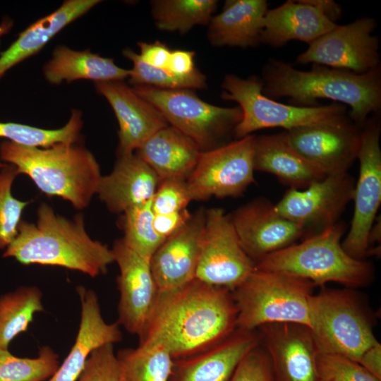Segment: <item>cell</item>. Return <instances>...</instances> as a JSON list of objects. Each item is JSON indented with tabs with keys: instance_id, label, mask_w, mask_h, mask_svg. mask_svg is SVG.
<instances>
[{
	"instance_id": "obj_1",
	"label": "cell",
	"mask_w": 381,
	"mask_h": 381,
	"mask_svg": "<svg viewBox=\"0 0 381 381\" xmlns=\"http://www.w3.org/2000/svg\"><path fill=\"white\" fill-rule=\"evenodd\" d=\"M232 292L197 279L159 291L139 344H160L174 359L196 354L236 329Z\"/></svg>"
},
{
	"instance_id": "obj_2",
	"label": "cell",
	"mask_w": 381,
	"mask_h": 381,
	"mask_svg": "<svg viewBox=\"0 0 381 381\" xmlns=\"http://www.w3.org/2000/svg\"><path fill=\"white\" fill-rule=\"evenodd\" d=\"M37 217L35 223L20 221L18 234L4 250V258H13L25 265L61 267L91 277L104 274L114 262L111 249L88 235L83 214L68 219L42 203Z\"/></svg>"
},
{
	"instance_id": "obj_3",
	"label": "cell",
	"mask_w": 381,
	"mask_h": 381,
	"mask_svg": "<svg viewBox=\"0 0 381 381\" xmlns=\"http://www.w3.org/2000/svg\"><path fill=\"white\" fill-rule=\"evenodd\" d=\"M262 93L270 97H288L292 105L319 106L329 99L351 107L349 116L363 126L381 107L380 66L364 73L314 64L302 71L281 61L270 59L262 70Z\"/></svg>"
},
{
	"instance_id": "obj_4",
	"label": "cell",
	"mask_w": 381,
	"mask_h": 381,
	"mask_svg": "<svg viewBox=\"0 0 381 381\" xmlns=\"http://www.w3.org/2000/svg\"><path fill=\"white\" fill-rule=\"evenodd\" d=\"M0 159L28 176L49 197L86 208L97 194L102 177L92 153L78 143H58L47 147H30L10 140L0 144Z\"/></svg>"
},
{
	"instance_id": "obj_5",
	"label": "cell",
	"mask_w": 381,
	"mask_h": 381,
	"mask_svg": "<svg viewBox=\"0 0 381 381\" xmlns=\"http://www.w3.org/2000/svg\"><path fill=\"white\" fill-rule=\"evenodd\" d=\"M343 224L308 236L298 244L272 253L255 263V269L282 272L308 279L316 286L337 282L350 289L364 287L373 280L374 268L364 260L347 254L341 246Z\"/></svg>"
},
{
	"instance_id": "obj_6",
	"label": "cell",
	"mask_w": 381,
	"mask_h": 381,
	"mask_svg": "<svg viewBox=\"0 0 381 381\" xmlns=\"http://www.w3.org/2000/svg\"><path fill=\"white\" fill-rule=\"evenodd\" d=\"M315 285L291 274L255 270L232 292L236 329L254 331L272 323H295L310 328L309 301Z\"/></svg>"
},
{
	"instance_id": "obj_7",
	"label": "cell",
	"mask_w": 381,
	"mask_h": 381,
	"mask_svg": "<svg viewBox=\"0 0 381 381\" xmlns=\"http://www.w3.org/2000/svg\"><path fill=\"white\" fill-rule=\"evenodd\" d=\"M310 329L319 352L339 354L355 361L379 342L374 316L366 299L353 289L322 288L309 301Z\"/></svg>"
},
{
	"instance_id": "obj_8",
	"label": "cell",
	"mask_w": 381,
	"mask_h": 381,
	"mask_svg": "<svg viewBox=\"0 0 381 381\" xmlns=\"http://www.w3.org/2000/svg\"><path fill=\"white\" fill-rule=\"evenodd\" d=\"M260 78L250 76L241 78L234 74L226 75L222 87L224 100L238 104L242 118L234 129L237 139L268 128H291L326 123L346 116V107L334 102L313 107L284 104L262 93Z\"/></svg>"
},
{
	"instance_id": "obj_9",
	"label": "cell",
	"mask_w": 381,
	"mask_h": 381,
	"mask_svg": "<svg viewBox=\"0 0 381 381\" xmlns=\"http://www.w3.org/2000/svg\"><path fill=\"white\" fill-rule=\"evenodd\" d=\"M133 91L152 104L169 125L191 138L202 151L222 145L242 118L238 107H222L209 104L192 90H165L147 85L133 86Z\"/></svg>"
},
{
	"instance_id": "obj_10",
	"label": "cell",
	"mask_w": 381,
	"mask_h": 381,
	"mask_svg": "<svg viewBox=\"0 0 381 381\" xmlns=\"http://www.w3.org/2000/svg\"><path fill=\"white\" fill-rule=\"evenodd\" d=\"M255 135L250 134L202 151L186 179L192 201L205 200L212 197H238L255 182Z\"/></svg>"
},
{
	"instance_id": "obj_11",
	"label": "cell",
	"mask_w": 381,
	"mask_h": 381,
	"mask_svg": "<svg viewBox=\"0 0 381 381\" xmlns=\"http://www.w3.org/2000/svg\"><path fill=\"white\" fill-rule=\"evenodd\" d=\"M229 215L221 208L205 211L195 279L233 291L255 270Z\"/></svg>"
},
{
	"instance_id": "obj_12",
	"label": "cell",
	"mask_w": 381,
	"mask_h": 381,
	"mask_svg": "<svg viewBox=\"0 0 381 381\" xmlns=\"http://www.w3.org/2000/svg\"><path fill=\"white\" fill-rule=\"evenodd\" d=\"M359 176L355 184L353 215L350 229L341 242L344 251L355 259L363 260L368 249V236L381 202L380 123L371 117L362 126Z\"/></svg>"
},
{
	"instance_id": "obj_13",
	"label": "cell",
	"mask_w": 381,
	"mask_h": 381,
	"mask_svg": "<svg viewBox=\"0 0 381 381\" xmlns=\"http://www.w3.org/2000/svg\"><path fill=\"white\" fill-rule=\"evenodd\" d=\"M376 21L363 17L338 25L309 44L298 58V63H313L346 70L356 74L368 73L380 66L379 40L373 32Z\"/></svg>"
},
{
	"instance_id": "obj_14",
	"label": "cell",
	"mask_w": 381,
	"mask_h": 381,
	"mask_svg": "<svg viewBox=\"0 0 381 381\" xmlns=\"http://www.w3.org/2000/svg\"><path fill=\"white\" fill-rule=\"evenodd\" d=\"M354 187V181L347 173L328 175L304 190L290 188L274 209L299 225L305 234L311 231L313 235L337 223L353 200Z\"/></svg>"
},
{
	"instance_id": "obj_15",
	"label": "cell",
	"mask_w": 381,
	"mask_h": 381,
	"mask_svg": "<svg viewBox=\"0 0 381 381\" xmlns=\"http://www.w3.org/2000/svg\"><path fill=\"white\" fill-rule=\"evenodd\" d=\"M285 132L296 152L326 176L346 174L357 159L361 131L346 116Z\"/></svg>"
},
{
	"instance_id": "obj_16",
	"label": "cell",
	"mask_w": 381,
	"mask_h": 381,
	"mask_svg": "<svg viewBox=\"0 0 381 381\" xmlns=\"http://www.w3.org/2000/svg\"><path fill=\"white\" fill-rule=\"evenodd\" d=\"M111 251L119 268L117 322L129 333L140 337L159 293L150 261L132 250L123 238L114 241Z\"/></svg>"
},
{
	"instance_id": "obj_17",
	"label": "cell",
	"mask_w": 381,
	"mask_h": 381,
	"mask_svg": "<svg viewBox=\"0 0 381 381\" xmlns=\"http://www.w3.org/2000/svg\"><path fill=\"white\" fill-rule=\"evenodd\" d=\"M260 344L269 355L274 381H318V349L310 329L295 323L259 327Z\"/></svg>"
},
{
	"instance_id": "obj_18",
	"label": "cell",
	"mask_w": 381,
	"mask_h": 381,
	"mask_svg": "<svg viewBox=\"0 0 381 381\" xmlns=\"http://www.w3.org/2000/svg\"><path fill=\"white\" fill-rule=\"evenodd\" d=\"M229 217L243 249L255 263L305 234L299 225L280 215L263 198L249 202Z\"/></svg>"
},
{
	"instance_id": "obj_19",
	"label": "cell",
	"mask_w": 381,
	"mask_h": 381,
	"mask_svg": "<svg viewBox=\"0 0 381 381\" xmlns=\"http://www.w3.org/2000/svg\"><path fill=\"white\" fill-rule=\"evenodd\" d=\"M112 107L119 130L118 154L133 153L152 135L169 125L162 113L123 80L95 83Z\"/></svg>"
},
{
	"instance_id": "obj_20",
	"label": "cell",
	"mask_w": 381,
	"mask_h": 381,
	"mask_svg": "<svg viewBox=\"0 0 381 381\" xmlns=\"http://www.w3.org/2000/svg\"><path fill=\"white\" fill-rule=\"evenodd\" d=\"M205 222V210L200 209L165 238L152 256L150 268L159 291L173 289L195 279Z\"/></svg>"
},
{
	"instance_id": "obj_21",
	"label": "cell",
	"mask_w": 381,
	"mask_h": 381,
	"mask_svg": "<svg viewBox=\"0 0 381 381\" xmlns=\"http://www.w3.org/2000/svg\"><path fill=\"white\" fill-rule=\"evenodd\" d=\"M76 291L81 306L77 336L66 358L47 381L78 380L94 349L122 340L119 322L107 323L104 320L97 294L83 286H77Z\"/></svg>"
},
{
	"instance_id": "obj_22",
	"label": "cell",
	"mask_w": 381,
	"mask_h": 381,
	"mask_svg": "<svg viewBox=\"0 0 381 381\" xmlns=\"http://www.w3.org/2000/svg\"><path fill=\"white\" fill-rule=\"evenodd\" d=\"M259 344L254 331L236 329L204 351L176 359L171 381H229L241 359Z\"/></svg>"
},
{
	"instance_id": "obj_23",
	"label": "cell",
	"mask_w": 381,
	"mask_h": 381,
	"mask_svg": "<svg viewBox=\"0 0 381 381\" xmlns=\"http://www.w3.org/2000/svg\"><path fill=\"white\" fill-rule=\"evenodd\" d=\"M160 180L153 169L136 154H118L112 171L102 176L97 194L113 213L151 200Z\"/></svg>"
},
{
	"instance_id": "obj_24",
	"label": "cell",
	"mask_w": 381,
	"mask_h": 381,
	"mask_svg": "<svg viewBox=\"0 0 381 381\" xmlns=\"http://www.w3.org/2000/svg\"><path fill=\"white\" fill-rule=\"evenodd\" d=\"M336 26L303 0H289L267 11L260 43L279 47L290 40H299L310 44Z\"/></svg>"
},
{
	"instance_id": "obj_25",
	"label": "cell",
	"mask_w": 381,
	"mask_h": 381,
	"mask_svg": "<svg viewBox=\"0 0 381 381\" xmlns=\"http://www.w3.org/2000/svg\"><path fill=\"white\" fill-rule=\"evenodd\" d=\"M253 167L255 171L272 174L294 189L306 188L326 176L296 152L285 131L255 136Z\"/></svg>"
},
{
	"instance_id": "obj_26",
	"label": "cell",
	"mask_w": 381,
	"mask_h": 381,
	"mask_svg": "<svg viewBox=\"0 0 381 381\" xmlns=\"http://www.w3.org/2000/svg\"><path fill=\"white\" fill-rule=\"evenodd\" d=\"M201 152L191 138L168 125L152 135L135 154L153 169L161 181L168 179L186 180Z\"/></svg>"
},
{
	"instance_id": "obj_27",
	"label": "cell",
	"mask_w": 381,
	"mask_h": 381,
	"mask_svg": "<svg viewBox=\"0 0 381 381\" xmlns=\"http://www.w3.org/2000/svg\"><path fill=\"white\" fill-rule=\"evenodd\" d=\"M265 0H229L222 11L211 18L207 39L214 47H253L260 43Z\"/></svg>"
},
{
	"instance_id": "obj_28",
	"label": "cell",
	"mask_w": 381,
	"mask_h": 381,
	"mask_svg": "<svg viewBox=\"0 0 381 381\" xmlns=\"http://www.w3.org/2000/svg\"><path fill=\"white\" fill-rule=\"evenodd\" d=\"M99 2L98 0L65 1L54 12L28 26L0 53V78L10 68L37 54L63 28Z\"/></svg>"
},
{
	"instance_id": "obj_29",
	"label": "cell",
	"mask_w": 381,
	"mask_h": 381,
	"mask_svg": "<svg viewBox=\"0 0 381 381\" xmlns=\"http://www.w3.org/2000/svg\"><path fill=\"white\" fill-rule=\"evenodd\" d=\"M43 71L46 80L52 84L79 79L95 83L123 80L131 73L130 70L118 66L113 59L92 53L90 49L75 51L64 45L56 47Z\"/></svg>"
},
{
	"instance_id": "obj_30",
	"label": "cell",
	"mask_w": 381,
	"mask_h": 381,
	"mask_svg": "<svg viewBox=\"0 0 381 381\" xmlns=\"http://www.w3.org/2000/svg\"><path fill=\"white\" fill-rule=\"evenodd\" d=\"M44 310L42 292L35 286H23L0 296V349L26 332L35 313Z\"/></svg>"
},
{
	"instance_id": "obj_31",
	"label": "cell",
	"mask_w": 381,
	"mask_h": 381,
	"mask_svg": "<svg viewBox=\"0 0 381 381\" xmlns=\"http://www.w3.org/2000/svg\"><path fill=\"white\" fill-rule=\"evenodd\" d=\"M116 357L124 381H169L172 375L174 359L160 344L123 349Z\"/></svg>"
},
{
	"instance_id": "obj_32",
	"label": "cell",
	"mask_w": 381,
	"mask_h": 381,
	"mask_svg": "<svg viewBox=\"0 0 381 381\" xmlns=\"http://www.w3.org/2000/svg\"><path fill=\"white\" fill-rule=\"evenodd\" d=\"M156 27L185 34L194 26L208 25L215 12V0H155L150 2Z\"/></svg>"
},
{
	"instance_id": "obj_33",
	"label": "cell",
	"mask_w": 381,
	"mask_h": 381,
	"mask_svg": "<svg viewBox=\"0 0 381 381\" xmlns=\"http://www.w3.org/2000/svg\"><path fill=\"white\" fill-rule=\"evenodd\" d=\"M83 123L82 112L78 109H73L66 125L57 129L0 121V138L19 145L37 147H47L58 143H78ZM6 165L0 159V171Z\"/></svg>"
},
{
	"instance_id": "obj_34",
	"label": "cell",
	"mask_w": 381,
	"mask_h": 381,
	"mask_svg": "<svg viewBox=\"0 0 381 381\" xmlns=\"http://www.w3.org/2000/svg\"><path fill=\"white\" fill-rule=\"evenodd\" d=\"M132 61L129 83L135 85H147L165 90H202L207 87V77L196 68L188 75H177L169 69L158 68L145 63L139 54L130 48L122 52Z\"/></svg>"
},
{
	"instance_id": "obj_35",
	"label": "cell",
	"mask_w": 381,
	"mask_h": 381,
	"mask_svg": "<svg viewBox=\"0 0 381 381\" xmlns=\"http://www.w3.org/2000/svg\"><path fill=\"white\" fill-rule=\"evenodd\" d=\"M59 365L58 354L49 346H42L35 358L17 357L8 349H0V381H46Z\"/></svg>"
},
{
	"instance_id": "obj_36",
	"label": "cell",
	"mask_w": 381,
	"mask_h": 381,
	"mask_svg": "<svg viewBox=\"0 0 381 381\" xmlns=\"http://www.w3.org/2000/svg\"><path fill=\"white\" fill-rule=\"evenodd\" d=\"M152 198L132 207L123 213L121 220L126 243L138 255L150 260L152 256L165 240L155 230V214Z\"/></svg>"
},
{
	"instance_id": "obj_37",
	"label": "cell",
	"mask_w": 381,
	"mask_h": 381,
	"mask_svg": "<svg viewBox=\"0 0 381 381\" xmlns=\"http://www.w3.org/2000/svg\"><path fill=\"white\" fill-rule=\"evenodd\" d=\"M18 176L15 167L8 164L0 171V250H5L18 234L24 209L30 201L16 198L11 188Z\"/></svg>"
},
{
	"instance_id": "obj_38",
	"label": "cell",
	"mask_w": 381,
	"mask_h": 381,
	"mask_svg": "<svg viewBox=\"0 0 381 381\" xmlns=\"http://www.w3.org/2000/svg\"><path fill=\"white\" fill-rule=\"evenodd\" d=\"M319 379L333 381H381L359 363L346 356L319 352L316 358Z\"/></svg>"
},
{
	"instance_id": "obj_39",
	"label": "cell",
	"mask_w": 381,
	"mask_h": 381,
	"mask_svg": "<svg viewBox=\"0 0 381 381\" xmlns=\"http://www.w3.org/2000/svg\"><path fill=\"white\" fill-rule=\"evenodd\" d=\"M78 381H124L113 344H104L90 353Z\"/></svg>"
},
{
	"instance_id": "obj_40",
	"label": "cell",
	"mask_w": 381,
	"mask_h": 381,
	"mask_svg": "<svg viewBox=\"0 0 381 381\" xmlns=\"http://www.w3.org/2000/svg\"><path fill=\"white\" fill-rule=\"evenodd\" d=\"M191 201L186 179H168L159 182L152 207L155 214H169L186 209Z\"/></svg>"
},
{
	"instance_id": "obj_41",
	"label": "cell",
	"mask_w": 381,
	"mask_h": 381,
	"mask_svg": "<svg viewBox=\"0 0 381 381\" xmlns=\"http://www.w3.org/2000/svg\"><path fill=\"white\" fill-rule=\"evenodd\" d=\"M229 381H274L269 355L260 344L241 359Z\"/></svg>"
},
{
	"instance_id": "obj_42",
	"label": "cell",
	"mask_w": 381,
	"mask_h": 381,
	"mask_svg": "<svg viewBox=\"0 0 381 381\" xmlns=\"http://www.w3.org/2000/svg\"><path fill=\"white\" fill-rule=\"evenodd\" d=\"M139 56L147 64L163 69H169L171 51L165 44L159 41L154 42H139Z\"/></svg>"
},
{
	"instance_id": "obj_43",
	"label": "cell",
	"mask_w": 381,
	"mask_h": 381,
	"mask_svg": "<svg viewBox=\"0 0 381 381\" xmlns=\"http://www.w3.org/2000/svg\"><path fill=\"white\" fill-rule=\"evenodd\" d=\"M191 215L186 209L169 214H155V230L165 239L183 227Z\"/></svg>"
},
{
	"instance_id": "obj_44",
	"label": "cell",
	"mask_w": 381,
	"mask_h": 381,
	"mask_svg": "<svg viewBox=\"0 0 381 381\" xmlns=\"http://www.w3.org/2000/svg\"><path fill=\"white\" fill-rule=\"evenodd\" d=\"M195 52L183 49L171 51L169 64V70L177 75H188L196 68L194 63Z\"/></svg>"
},
{
	"instance_id": "obj_45",
	"label": "cell",
	"mask_w": 381,
	"mask_h": 381,
	"mask_svg": "<svg viewBox=\"0 0 381 381\" xmlns=\"http://www.w3.org/2000/svg\"><path fill=\"white\" fill-rule=\"evenodd\" d=\"M358 363L375 377L381 380V344L369 347L360 357Z\"/></svg>"
},
{
	"instance_id": "obj_46",
	"label": "cell",
	"mask_w": 381,
	"mask_h": 381,
	"mask_svg": "<svg viewBox=\"0 0 381 381\" xmlns=\"http://www.w3.org/2000/svg\"><path fill=\"white\" fill-rule=\"evenodd\" d=\"M305 3L318 9L325 17L334 23L341 16V6L332 0H303Z\"/></svg>"
},
{
	"instance_id": "obj_47",
	"label": "cell",
	"mask_w": 381,
	"mask_h": 381,
	"mask_svg": "<svg viewBox=\"0 0 381 381\" xmlns=\"http://www.w3.org/2000/svg\"><path fill=\"white\" fill-rule=\"evenodd\" d=\"M13 22L11 19L6 18L1 20L0 23V42L1 37L8 33L13 26ZM1 44V42H0Z\"/></svg>"
},
{
	"instance_id": "obj_48",
	"label": "cell",
	"mask_w": 381,
	"mask_h": 381,
	"mask_svg": "<svg viewBox=\"0 0 381 381\" xmlns=\"http://www.w3.org/2000/svg\"><path fill=\"white\" fill-rule=\"evenodd\" d=\"M318 381H333V380H322V379H320Z\"/></svg>"
}]
</instances>
